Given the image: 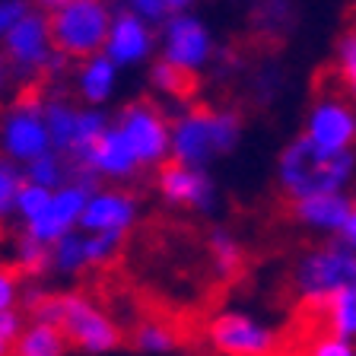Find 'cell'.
<instances>
[{
    "mask_svg": "<svg viewBox=\"0 0 356 356\" xmlns=\"http://www.w3.org/2000/svg\"><path fill=\"white\" fill-rule=\"evenodd\" d=\"M356 181V153H325L302 134L293 137L277 156V188L289 204L321 194H350Z\"/></svg>",
    "mask_w": 356,
    "mask_h": 356,
    "instance_id": "6da1fadb",
    "label": "cell"
},
{
    "mask_svg": "<svg viewBox=\"0 0 356 356\" xmlns=\"http://www.w3.org/2000/svg\"><path fill=\"white\" fill-rule=\"evenodd\" d=\"M242 143V118L226 108H188L172 121L169 163L207 169L210 163L236 153Z\"/></svg>",
    "mask_w": 356,
    "mask_h": 356,
    "instance_id": "7a4b0ae2",
    "label": "cell"
},
{
    "mask_svg": "<svg viewBox=\"0 0 356 356\" xmlns=\"http://www.w3.org/2000/svg\"><path fill=\"white\" fill-rule=\"evenodd\" d=\"M32 318L58 325L64 331L70 347H80L83 353H111L121 343V327L102 305L80 293L67 296H44L32 305Z\"/></svg>",
    "mask_w": 356,
    "mask_h": 356,
    "instance_id": "3957f363",
    "label": "cell"
},
{
    "mask_svg": "<svg viewBox=\"0 0 356 356\" xmlns=\"http://www.w3.org/2000/svg\"><path fill=\"white\" fill-rule=\"evenodd\" d=\"M289 283L305 309L321 312L337 293L356 286V252L341 238H325L299 254Z\"/></svg>",
    "mask_w": 356,
    "mask_h": 356,
    "instance_id": "277c9868",
    "label": "cell"
},
{
    "mask_svg": "<svg viewBox=\"0 0 356 356\" xmlns=\"http://www.w3.org/2000/svg\"><path fill=\"white\" fill-rule=\"evenodd\" d=\"M58 54L67 60H86L102 54L115 7L102 0H58L44 3Z\"/></svg>",
    "mask_w": 356,
    "mask_h": 356,
    "instance_id": "5b68a950",
    "label": "cell"
},
{
    "mask_svg": "<svg viewBox=\"0 0 356 356\" xmlns=\"http://www.w3.org/2000/svg\"><path fill=\"white\" fill-rule=\"evenodd\" d=\"M115 131L124 137L140 169H163L172 159V121L159 105L147 99L124 105L115 118Z\"/></svg>",
    "mask_w": 356,
    "mask_h": 356,
    "instance_id": "8992f818",
    "label": "cell"
},
{
    "mask_svg": "<svg viewBox=\"0 0 356 356\" xmlns=\"http://www.w3.org/2000/svg\"><path fill=\"white\" fill-rule=\"evenodd\" d=\"M42 105L48 134H51V149L67 159H76L111 127L105 108H86V105H74L67 99H44Z\"/></svg>",
    "mask_w": 356,
    "mask_h": 356,
    "instance_id": "52a82bcc",
    "label": "cell"
},
{
    "mask_svg": "<svg viewBox=\"0 0 356 356\" xmlns=\"http://www.w3.org/2000/svg\"><path fill=\"white\" fill-rule=\"evenodd\" d=\"M302 137L325 153H356V105L341 89L321 92L305 111Z\"/></svg>",
    "mask_w": 356,
    "mask_h": 356,
    "instance_id": "ba28073f",
    "label": "cell"
},
{
    "mask_svg": "<svg viewBox=\"0 0 356 356\" xmlns=\"http://www.w3.org/2000/svg\"><path fill=\"white\" fill-rule=\"evenodd\" d=\"M44 153H51L44 105L38 99H22L0 118V156L16 165H29Z\"/></svg>",
    "mask_w": 356,
    "mask_h": 356,
    "instance_id": "9c48e42d",
    "label": "cell"
},
{
    "mask_svg": "<svg viewBox=\"0 0 356 356\" xmlns=\"http://www.w3.org/2000/svg\"><path fill=\"white\" fill-rule=\"evenodd\" d=\"M0 48H3L0 54L10 64V70H16L19 76L48 74V64L54 60L58 48H54L51 22H48L44 7H32L10 29V35L0 42Z\"/></svg>",
    "mask_w": 356,
    "mask_h": 356,
    "instance_id": "30bf717a",
    "label": "cell"
},
{
    "mask_svg": "<svg viewBox=\"0 0 356 356\" xmlns=\"http://www.w3.org/2000/svg\"><path fill=\"white\" fill-rule=\"evenodd\" d=\"M159 60L197 76L213 60V32L194 10L172 16L159 29Z\"/></svg>",
    "mask_w": 356,
    "mask_h": 356,
    "instance_id": "8fae6325",
    "label": "cell"
},
{
    "mask_svg": "<svg viewBox=\"0 0 356 356\" xmlns=\"http://www.w3.org/2000/svg\"><path fill=\"white\" fill-rule=\"evenodd\" d=\"M207 337L222 356H274L277 331L252 312L222 309L207 321Z\"/></svg>",
    "mask_w": 356,
    "mask_h": 356,
    "instance_id": "7c38bea8",
    "label": "cell"
},
{
    "mask_svg": "<svg viewBox=\"0 0 356 356\" xmlns=\"http://www.w3.org/2000/svg\"><path fill=\"white\" fill-rule=\"evenodd\" d=\"M156 48H159V32L149 22H143L131 7H115L108 38H105V48H102L105 58L121 70V67H134L149 60V54Z\"/></svg>",
    "mask_w": 356,
    "mask_h": 356,
    "instance_id": "4fadbf2b",
    "label": "cell"
},
{
    "mask_svg": "<svg viewBox=\"0 0 356 356\" xmlns=\"http://www.w3.org/2000/svg\"><path fill=\"white\" fill-rule=\"evenodd\" d=\"M89 194L92 191H89L86 185H80V181L70 178L64 188H58V191L51 194L44 213L38 216L35 222L22 226V232H29L35 242H42L44 248H51L54 242H60L64 236L80 229V216H83V207H86Z\"/></svg>",
    "mask_w": 356,
    "mask_h": 356,
    "instance_id": "5bb4252c",
    "label": "cell"
},
{
    "mask_svg": "<svg viewBox=\"0 0 356 356\" xmlns=\"http://www.w3.org/2000/svg\"><path fill=\"white\" fill-rule=\"evenodd\" d=\"M156 185H159L163 200L172 207H185L194 213H210L216 207V181L207 169L165 163L156 175Z\"/></svg>",
    "mask_w": 356,
    "mask_h": 356,
    "instance_id": "9a60e30c",
    "label": "cell"
},
{
    "mask_svg": "<svg viewBox=\"0 0 356 356\" xmlns=\"http://www.w3.org/2000/svg\"><path fill=\"white\" fill-rule=\"evenodd\" d=\"M70 169H86L99 181H127V178H134L140 172V165H137L134 153L127 149L124 137L111 124L92 147L83 149L76 159H70Z\"/></svg>",
    "mask_w": 356,
    "mask_h": 356,
    "instance_id": "2e32d148",
    "label": "cell"
},
{
    "mask_svg": "<svg viewBox=\"0 0 356 356\" xmlns=\"http://www.w3.org/2000/svg\"><path fill=\"white\" fill-rule=\"evenodd\" d=\"M137 222V200L124 191L99 188L89 194L80 216V232H99V236H127Z\"/></svg>",
    "mask_w": 356,
    "mask_h": 356,
    "instance_id": "e0dca14e",
    "label": "cell"
},
{
    "mask_svg": "<svg viewBox=\"0 0 356 356\" xmlns=\"http://www.w3.org/2000/svg\"><path fill=\"white\" fill-rule=\"evenodd\" d=\"M289 216L296 226L309 232H318L325 238H341L350 216V194H321L289 204Z\"/></svg>",
    "mask_w": 356,
    "mask_h": 356,
    "instance_id": "ac0fdd59",
    "label": "cell"
},
{
    "mask_svg": "<svg viewBox=\"0 0 356 356\" xmlns=\"http://www.w3.org/2000/svg\"><path fill=\"white\" fill-rule=\"evenodd\" d=\"M74 83H76V96L83 99L86 108H102L118 89V67L111 64L105 54L86 58L76 67Z\"/></svg>",
    "mask_w": 356,
    "mask_h": 356,
    "instance_id": "d6986e66",
    "label": "cell"
},
{
    "mask_svg": "<svg viewBox=\"0 0 356 356\" xmlns=\"http://www.w3.org/2000/svg\"><path fill=\"white\" fill-rule=\"evenodd\" d=\"M70 350L64 331L58 325H48V321H35L22 327L19 341L13 347V356H64Z\"/></svg>",
    "mask_w": 356,
    "mask_h": 356,
    "instance_id": "ffe728a7",
    "label": "cell"
},
{
    "mask_svg": "<svg viewBox=\"0 0 356 356\" xmlns=\"http://www.w3.org/2000/svg\"><path fill=\"white\" fill-rule=\"evenodd\" d=\"M318 315H321V321H325L321 331L356 343V286L337 293V296H334L331 302L318 312Z\"/></svg>",
    "mask_w": 356,
    "mask_h": 356,
    "instance_id": "44dd1931",
    "label": "cell"
},
{
    "mask_svg": "<svg viewBox=\"0 0 356 356\" xmlns=\"http://www.w3.org/2000/svg\"><path fill=\"white\" fill-rule=\"evenodd\" d=\"M70 159L60 153H44L38 156V159H32L29 165H22V175H26V181L29 185H38L44 188V191H58V188H64L67 181H70Z\"/></svg>",
    "mask_w": 356,
    "mask_h": 356,
    "instance_id": "7402d4cb",
    "label": "cell"
},
{
    "mask_svg": "<svg viewBox=\"0 0 356 356\" xmlns=\"http://www.w3.org/2000/svg\"><path fill=\"white\" fill-rule=\"evenodd\" d=\"M207 252H210V261H213L220 277H236L238 270H242V261H245L242 242H238L229 229L213 226L207 236Z\"/></svg>",
    "mask_w": 356,
    "mask_h": 356,
    "instance_id": "603a6c76",
    "label": "cell"
},
{
    "mask_svg": "<svg viewBox=\"0 0 356 356\" xmlns=\"http://www.w3.org/2000/svg\"><path fill=\"white\" fill-rule=\"evenodd\" d=\"M48 267H51L54 274H60V277H74V274H80V270H86V267H89L86 232L76 229V232H70V236H64L60 242H54Z\"/></svg>",
    "mask_w": 356,
    "mask_h": 356,
    "instance_id": "cb8c5ba5",
    "label": "cell"
},
{
    "mask_svg": "<svg viewBox=\"0 0 356 356\" xmlns=\"http://www.w3.org/2000/svg\"><path fill=\"white\" fill-rule=\"evenodd\" d=\"M334 80L343 96L356 105V26L343 32L334 44Z\"/></svg>",
    "mask_w": 356,
    "mask_h": 356,
    "instance_id": "d4e9b609",
    "label": "cell"
},
{
    "mask_svg": "<svg viewBox=\"0 0 356 356\" xmlns=\"http://www.w3.org/2000/svg\"><path fill=\"white\" fill-rule=\"evenodd\" d=\"M134 347L140 353L149 356H169L178 347V334L172 325L165 321H143L137 331H134Z\"/></svg>",
    "mask_w": 356,
    "mask_h": 356,
    "instance_id": "484cf974",
    "label": "cell"
},
{
    "mask_svg": "<svg viewBox=\"0 0 356 356\" xmlns=\"http://www.w3.org/2000/svg\"><path fill=\"white\" fill-rule=\"evenodd\" d=\"M149 83L159 96H172V99H185L194 92L197 86V76L185 74V70H178V67L165 64V60H156L153 70H149Z\"/></svg>",
    "mask_w": 356,
    "mask_h": 356,
    "instance_id": "4316f807",
    "label": "cell"
},
{
    "mask_svg": "<svg viewBox=\"0 0 356 356\" xmlns=\"http://www.w3.org/2000/svg\"><path fill=\"white\" fill-rule=\"evenodd\" d=\"M13 261L22 274H42V270H48L51 248H44L42 242H35L29 232H19L13 238Z\"/></svg>",
    "mask_w": 356,
    "mask_h": 356,
    "instance_id": "83f0119b",
    "label": "cell"
},
{
    "mask_svg": "<svg viewBox=\"0 0 356 356\" xmlns=\"http://www.w3.org/2000/svg\"><path fill=\"white\" fill-rule=\"evenodd\" d=\"M22 188H26L22 165H16L0 156V222L16 213V200H19Z\"/></svg>",
    "mask_w": 356,
    "mask_h": 356,
    "instance_id": "f1b7e54d",
    "label": "cell"
},
{
    "mask_svg": "<svg viewBox=\"0 0 356 356\" xmlns=\"http://www.w3.org/2000/svg\"><path fill=\"white\" fill-rule=\"evenodd\" d=\"M127 7H131L134 13L140 16L143 22H149L156 32L163 29V26L172 19V16H178V13H185V10H191L185 0H134V3H127Z\"/></svg>",
    "mask_w": 356,
    "mask_h": 356,
    "instance_id": "f546056e",
    "label": "cell"
},
{
    "mask_svg": "<svg viewBox=\"0 0 356 356\" xmlns=\"http://www.w3.org/2000/svg\"><path fill=\"white\" fill-rule=\"evenodd\" d=\"M299 356H356V343L343 341V337H334L327 331H318L302 343Z\"/></svg>",
    "mask_w": 356,
    "mask_h": 356,
    "instance_id": "4dcf8cb0",
    "label": "cell"
},
{
    "mask_svg": "<svg viewBox=\"0 0 356 356\" xmlns=\"http://www.w3.org/2000/svg\"><path fill=\"white\" fill-rule=\"evenodd\" d=\"M54 191H44V188L38 185H29L26 181V188L19 191V200H16V216L22 220V226H29V222H35L38 216L44 213V207H48V200H51Z\"/></svg>",
    "mask_w": 356,
    "mask_h": 356,
    "instance_id": "1f68e13d",
    "label": "cell"
},
{
    "mask_svg": "<svg viewBox=\"0 0 356 356\" xmlns=\"http://www.w3.org/2000/svg\"><path fill=\"white\" fill-rule=\"evenodd\" d=\"M121 242H124V236H99V232H86V258H89V267L108 264V261L121 252Z\"/></svg>",
    "mask_w": 356,
    "mask_h": 356,
    "instance_id": "d6a6232c",
    "label": "cell"
},
{
    "mask_svg": "<svg viewBox=\"0 0 356 356\" xmlns=\"http://www.w3.org/2000/svg\"><path fill=\"white\" fill-rule=\"evenodd\" d=\"M22 327H26V321L19 312H0V356H13Z\"/></svg>",
    "mask_w": 356,
    "mask_h": 356,
    "instance_id": "836d02e7",
    "label": "cell"
},
{
    "mask_svg": "<svg viewBox=\"0 0 356 356\" xmlns=\"http://www.w3.org/2000/svg\"><path fill=\"white\" fill-rule=\"evenodd\" d=\"M29 10H32V3H26V0H0V42L10 35V29H13Z\"/></svg>",
    "mask_w": 356,
    "mask_h": 356,
    "instance_id": "e575fe53",
    "label": "cell"
},
{
    "mask_svg": "<svg viewBox=\"0 0 356 356\" xmlns=\"http://www.w3.org/2000/svg\"><path fill=\"white\" fill-rule=\"evenodd\" d=\"M16 302H19V280L13 270L0 267V312H16Z\"/></svg>",
    "mask_w": 356,
    "mask_h": 356,
    "instance_id": "d590c367",
    "label": "cell"
},
{
    "mask_svg": "<svg viewBox=\"0 0 356 356\" xmlns=\"http://www.w3.org/2000/svg\"><path fill=\"white\" fill-rule=\"evenodd\" d=\"M341 242L350 245L356 252V194H350V216H347V226L341 232Z\"/></svg>",
    "mask_w": 356,
    "mask_h": 356,
    "instance_id": "8d00e7d4",
    "label": "cell"
},
{
    "mask_svg": "<svg viewBox=\"0 0 356 356\" xmlns=\"http://www.w3.org/2000/svg\"><path fill=\"white\" fill-rule=\"evenodd\" d=\"M7 83H10V64L3 60V54H0V92L7 89Z\"/></svg>",
    "mask_w": 356,
    "mask_h": 356,
    "instance_id": "74e56055",
    "label": "cell"
}]
</instances>
